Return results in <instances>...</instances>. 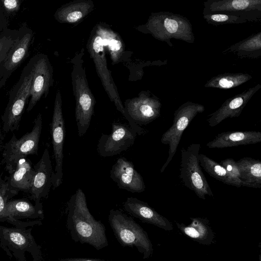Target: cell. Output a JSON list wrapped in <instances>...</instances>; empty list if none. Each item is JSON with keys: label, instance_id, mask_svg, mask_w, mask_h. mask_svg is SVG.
Returning a JSON list of instances; mask_svg holds the SVG:
<instances>
[{"label": "cell", "instance_id": "cell-3", "mask_svg": "<svg viewBox=\"0 0 261 261\" xmlns=\"http://www.w3.org/2000/svg\"><path fill=\"white\" fill-rule=\"evenodd\" d=\"M108 220L121 246L136 248L143 254V259L152 256L153 246L147 233L130 217L119 210L112 209Z\"/></svg>", "mask_w": 261, "mask_h": 261}, {"label": "cell", "instance_id": "cell-4", "mask_svg": "<svg viewBox=\"0 0 261 261\" xmlns=\"http://www.w3.org/2000/svg\"><path fill=\"white\" fill-rule=\"evenodd\" d=\"M7 227L0 225V247L13 261H41V247L32 234V227Z\"/></svg>", "mask_w": 261, "mask_h": 261}, {"label": "cell", "instance_id": "cell-18", "mask_svg": "<svg viewBox=\"0 0 261 261\" xmlns=\"http://www.w3.org/2000/svg\"><path fill=\"white\" fill-rule=\"evenodd\" d=\"M34 175L30 191V198L35 202L48 197L53 186L54 171L47 148L43 151L39 161L33 166Z\"/></svg>", "mask_w": 261, "mask_h": 261}, {"label": "cell", "instance_id": "cell-5", "mask_svg": "<svg viewBox=\"0 0 261 261\" xmlns=\"http://www.w3.org/2000/svg\"><path fill=\"white\" fill-rule=\"evenodd\" d=\"M71 80L75 98V120L78 135L81 137L89 128L96 101L89 88L85 68L80 61L74 64Z\"/></svg>", "mask_w": 261, "mask_h": 261}, {"label": "cell", "instance_id": "cell-12", "mask_svg": "<svg viewBox=\"0 0 261 261\" xmlns=\"http://www.w3.org/2000/svg\"><path fill=\"white\" fill-rule=\"evenodd\" d=\"M51 134L54 158L56 162L53 186L58 187L62 183L63 146L65 138V123L62 109L61 93L58 90L55 100L51 123Z\"/></svg>", "mask_w": 261, "mask_h": 261}, {"label": "cell", "instance_id": "cell-22", "mask_svg": "<svg viewBox=\"0 0 261 261\" xmlns=\"http://www.w3.org/2000/svg\"><path fill=\"white\" fill-rule=\"evenodd\" d=\"M261 142V132L256 131H228L218 134L206 144L209 148L254 144Z\"/></svg>", "mask_w": 261, "mask_h": 261}, {"label": "cell", "instance_id": "cell-32", "mask_svg": "<svg viewBox=\"0 0 261 261\" xmlns=\"http://www.w3.org/2000/svg\"><path fill=\"white\" fill-rule=\"evenodd\" d=\"M219 164L226 169L230 177L235 183L237 187L257 188L255 185L246 183L241 180L240 173L236 162L233 159L228 158L222 160Z\"/></svg>", "mask_w": 261, "mask_h": 261}, {"label": "cell", "instance_id": "cell-36", "mask_svg": "<svg viewBox=\"0 0 261 261\" xmlns=\"http://www.w3.org/2000/svg\"><path fill=\"white\" fill-rule=\"evenodd\" d=\"M59 261H109L97 258H82V257H70L62 258Z\"/></svg>", "mask_w": 261, "mask_h": 261}, {"label": "cell", "instance_id": "cell-30", "mask_svg": "<svg viewBox=\"0 0 261 261\" xmlns=\"http://www.w3.org/2000/svg\"><path fill=\"white\" fill-rule=\"evenodd\" d=\"M96 33L101 38L103 46H106L114 62H117L123 51L122 43L116 33L109 29L98 27Z\"/></svg>", "mask_w": 261, "mask_h": 261}, {"label": "cell", "instance_id": "cell-28", "mask_svg": "<svg viewBox=\"0 0 261 261\" xmlns=\"http://www.w3.org/2000/svg\"><path fill=\"white\" fill-rule=\"evenodd\" d=\"M252 78L247 73H224L211 78L204 85L205 88L230 89L246 83Z\"/></svg>", "mask_w": 261, "mask_h": 261}, {"label": "cell", "instance_id": "cell-35", "mask_svg": "<svg viewBox=\"0 0 261 261\" xmlns=\"http://www.w3.org/2000/svg\"><path fill=\"white\" fill-rule=\"evenodd\" d=\"M1 2L5 10L8 13L17 11L21 5L19 0H2Z\"/></svg>", "mask_w": 261, "mask_h": 261}, {"label": "cell", "instance_id": "cell-23", "mask_svg": "<svg viewBox=\"0 0 261 261\" xmlns=\"http://www.w3.org/2000/svg\"><path fill=\"white\" fill-rule=\"evenodd\" d=\"M34 175V170L31 161L25 157L20 158L6 181L12 195L15 196L19 191L29 192Z\"/></svg>", "mask_w": 261, "mask_h": 261}, {"label": "cell", "instance_id": "cell-6", "mask_svg": "<svg viewBox=\"0 0 261 261\" xmlns=\"http://www.w3.org/2000/svg\"><path fill=\"white\" fill-rule=\"evenodd\" d=\"M88 46L90 54L95 64L96 71L111 101L114 103L117 109L125 117L129 122L130 127L136 131L138 135L146 134L147 130L136 124L131 119L122 105L117 88L107 67L105 47L101 38L96 33L91 39Z\"/></svg>", "mask_w": 261, "mask_h": 261}, {"label": "cell", "instance_id": "cell-29", "mask_svg": "<svg viewBox=\"0 0 261 261\" xmlns=\"http://www.w3.org/2000/svg\"><path fill=\"white\" fill-rule=\"evenodd\" d=\"M198 160L200 166L210 176L224 184L236 187L226 169L219 163L202 153H199Z\"/></svg>", "mask_w": 261, "mask_h": 261}, {"label": "cell", "instance_id": "cell-10", "mask_svg": "<svg viewBox=\"0 0 261 261\" xmlns=\"http://www.w3.org/2000/svg\"><path fill=\"white\" fill-rule=\"evenodd\" d=\"M32 79L33 72L31 70L17 85V91L13 90L2 116L3 129L5 133L18 129L26 103L30 97Z\"/></svg>", "mask_w": 261, "mask_h": 261}, {"label": "cell", "instance_id": "cell-17", "mask_svg": "<svg viewBox=\"0 0 261 261\" xmlns=\"http://www.w3.org/2000/svg\"><path fill=\"white\" fill-rule=\"evenodd\" d=\"M33 79L27 112L31 111L44 94H47L53 79V70L45 56L38 58L32 68Z\"/></svg>", "mask_w": 261, "mask_h": 261}, {"label": "cell", "instance_id": "cell-11", "mask_svg": "<svg viewBox=\"0 0 261 261\" xmlns=\"http://www.w3.org/2000/svg\"><path fill=\"white\" fill-rule=\"evenodd\" d=\"M203 12L239 16L247 21H261V0H207Z\"/></svg>", "mask_w": 261, "mask_h": 261}, {"label": "cell", "instance_id": "cell-20", "mask_svg": "<svg viewBox=\"0 0 261 261\" xmlns=\"http://www.w3.org/2000/svg\"><path fill=\"white\" fill-rule=\"evenodd\" d=\"M124 209L141 221L155 225L166 231L173 230L172 223L158 213L147 203L135 197H128L123 203Z\"/></svg>", "mask_w": 261, "mask_h": 261}, {"label": "cell", "instance_id": "cell-2", "mask_svg": "<svg viewBox=\"0 0 261 261\" xmlns=\"http://www.w3.org/2000/svg\"><path fill=\"white\" fill-rule=\"evenodd\" d=\"M145 28L147 33L170 47L173 46L171 39L188 43L195 42L192 24L186 17L178 14L167 11L152 13Z\"/></svg>", "mask_w": 261, "mask_h": 261}, {"label": "cell", "instance_id": "cell-39", "mask_svg": "<svg viewBox=\"0 0 261 261\" xmlns=\"http://www.w3.org/2000/svg\"><path fill=\"white\" fill-rule=\"evenodd\" d=\"M195 261H201V260H195Z\"/></svg>", "mask_w": 261, "mask_h": 261}, {"label": "cell", "instance_id": "cell-21", "mask_svg": "<svg viewBox=\"0 0 261 261\" xmlns=\"http://www.w3.org/2000/svg\"><path fill=\"white\" fill-rule=\"evenodd\" d=\"M33 37V33L28 30L25 33L20 32L11 48L7 58L0 67L2 73L0 87L6 82L12 72L19 65L28 54Z\"/></svg>", "mask_w": 261, "mask_h": 261}, {"label": "cell", "instance_id": "cell-33", "mask_svg": "<svg viewBox=\"0 0 261 261\" xmlns=\"http://www.w3.org/2000/svg\"><path fill=\"white\" fill-rule=\"evenodd\" d=\"M19 32L13 31L3 33L0 36V67L12 47L14 42L19 36Z\"/></svg>", "mask_w": 261, "mask_h": 261}, {"label": "cell", "instance_id": "cell-38", "mask_svg": "<svg viewBox=\"0 0 261 261\" xmlns=\"http://www.w3.org/2000/svg\"><path fill=\"white\" fill-rule=\"evenodd\" d=\"M260 255H259V260L260 261Z\"/></svg>", "mask_w": 261, "mask_h": 261}, {"label": "cell", "instance_id": "cell-1", "mask_svg": "<svg viewBox=\"0 0 261 261\" xmlns=\"http://www.w3.org/2000/svg\"><path fill=\"white\" fill-rule=\"evenodd\" d=\"M66 225L74 241L87 244L97 250L108 246L105 226L91 214L85 193L80 188L67 202Z\"/></svg>", "mask_w": 261, "mask_h": 261}, {"label": "cell", "instance_id": "cell-34", "mask_svg": "<svg viewBox=\"0 0 261 261\" xmlns=\"http://www.w3.org/2000/svg\"><path fill=\"white\" fill-rule=\"evenodd\" d=\"M12 197L6 181L0 177V222H6V205Z\"/></svg>", "mask_w": 261, "mask_h": 261}, {"label": "cell", "instance_id": "cell-31", "mask_svg": "<svg viewBox=\"0 0 261 261\" xmlns=\"http://www.w3.org/2000/svg\"><path fill=\"white\" fill-rule=\"evenodd\" d=\"M203 17L210 24L220 25L230 24H242L247 22L237 16L221 13L203 12Z\"/></svg>", "mask_w": 261, "mask_h": 261}, {"label": "cell", "instance_id": "cell-7", "mask_svg": "<svg viewBox=\"0 0 261 261\" xmlns=\"http://www.w3.org/2000/svg\"><path fill=\"white\" fill-rule=\"evenodd\" d=\"M200 148V144L192 143L187 148L181 149L179 177L186 187L204 200L205 196L213 197L214 195L199 164Z\"/></svg>", "mask_w": 261, "mask_h": 261}, {"label": "cell", "instance_id": "cell-16", "mask_svg": "<svg viewBox=\"0 0 261 261\" xmlns=\"http://www.w3.org/2000/svg\"><path fill=\"white\" fill-rule=\"evenodd\" d=\"M110 177L121 189L132 193H141L145 190L142 176L134 164L124 157L119 158L113 165Z\"/></svg>", "mask_w": 261, "mask_h": 261}, {"label": "cell", "instance_id": "cell-37", "mask_svg": "<svg viewBox=\"0 0 261 261\" xmlns=\"http://www.w3.org/2000/svg\"><path fill=\"white\" fill-rule=\"evenodd\" d=\"M2 132H1V129L0 128V146H1V145L2 143Z\"/></svg>", "mask_w": 261, "mask_h": 261}, {"label": "cell", "instance_id": "cell-26", "mask_svg": "<svg viewBox=\"0 0 261 261\" xmlns=\"http://www.w3.org/2000/svg\"><path fill=\"white\" fill-rule=\"evenodd\" d=\"M92 2L81 1L67 5L59 9L55 17L59 21L74 23L81 20L92 10Z\"/></svg>", "mask_w": 261, "mask_h": 261}, {"label": "cell", "instance_id": "cell-13", "mask_svg": "<svg viewBox=\"0 0 261 261\" xmlns=\"http://www.w3.org/2000/svg\"><path fill=\"white\" fill-rule=\"evenodd\" d=\"M6 222L13 226L29 227L42 224L44 218L41 202L33 204L26 199L9 200L6 205Z\"/></svg>", "mask_w": 261, "mask_h": 261}, {"label": "cell", "instance_id": "cell-14", "mask_svg": "<svg viewBox=\"0 0 261 261\" xmlns=\"http://www.w3.org/2000/svg\"><path fill=\"white\" fill-rule=\"evenodd\" d=\"M137 135L129 125L114 122L110 134H102L98 142L97 151L105 158L119 154L134 144Z\"/></svg>", "mask_w": 261, "mask_h": 261}, {"label": "cell", "instance_id": "cell-19", "mask_svg": "<svg viewBox=\"0 0 261 261\" xmlns=\"http://www.w3.org/2000/svg\"><path fill=\"white\" fill-rule=\"evenodd\" d=\"M260 88L261 85L258 84L227 99L217 110L208 116L206 121L208 125L214 127L226 118L239 117L249 100Z\"/></svg>", "mask_w": 261, "mask_h": 261}, {"label": "cell", "instance_id": "cell-25", "mask_svg": "<svg viewBox=\"0 0 261 261\" xmlns=\"http://www.w3.org/2000/svg\"><path fill=\"white\" fill-rule=\"evenodd\" d=\"M223 54L231 53L239 58L257 59L261 57V31L254 33L222 51Z\"/></svg>", "mask_w": 261, "mask_h": 261}, {"label": "cell", "instance_id": "cell-8", "mask_svg": "<svg viewBox=\"0 0 261 261\" xmlns=\"http://www.w3.org/2000/svg\"><path fill=\"white\" fill-rule=\"evenodd\" d=\"M42 127V115L39 114L35 119L33 127L30 132L20 139L13 135L5 144L2 152L3 162L9 174L14 171L20 158L37 154Z\"/></svg>", "mask_w": 261, "mask_h": 261}, {"label": "cell", "instance_id": "cell-9", "mask_svg": "<svg viewBox=\"0 0 261 261\" xmlns=\"http://www.w3.org/2000/svg\"><path fill=\"white\" fill-rule=\"evenodd\" d=\"M203 105L188 101L180 106L174 112L172 126L162 135L161 142L169 146L168 156L161 169L162 173L176 153L182 135L193 119L199 113L203 112Z\"/></svg>", "mask_w": 261, "mask_h": 261}, {"label": "cell", "instance_id": "cell-24", "mask_svg": "<svg viewBox=\"0 0 261 261\" xmlns=\"http://www.w3.org/2000/svg\"><path fill=\"white\" fill-rule=\"evenodd\" d=\"M191 223L186 225L175 221L178 230L184 235L203 245L215 243V234L206 218L190 217Z\"/></svg>", "mask_w": 261, "mask_h": 261}, {"label": "cell", "instance_id": "cell-27", "mask_svg": "<svg viewBox=\"0 0 261 261\" xmlns=\"http://www.w3.org/2000/svg\"><path fill=\"white\" fill-rule=\"evenodd\" d=\"M236 162L241 180L260 188L261 161L250 157H243Z\"/></svg>", "mask_w": 261, "mask_h": 261}, {"label": "cell", "instance_id": "cell-15", "mask_svg": "<svg viewBox=\"0 0 261 261\" xmlns=\"http://www.w3.org/2000/svg\"><path fill=\"white\" fill-rule=\"evenodd\" d=\"M161 107L159 98L147 91L127 101L125 109L131 119L139 126L148 124L159 117Z\"/></svg>", "mask_w": 261, "mask_h": 261}]
</instances>
